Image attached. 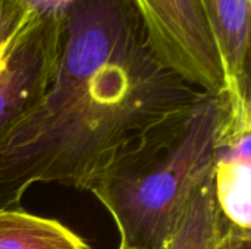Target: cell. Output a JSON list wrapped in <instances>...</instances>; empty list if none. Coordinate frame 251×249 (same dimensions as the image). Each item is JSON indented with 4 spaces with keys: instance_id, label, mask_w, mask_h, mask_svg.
Here are the masks:
<instances>
[{
    "instance_id": "obj_1",
    "label": "cell",
    "mask_w": 251,
    "mask_h": 249,
    "mask_svg": "<svg viewBox=\"0 0 251 249\" xmlns=\"http://www.w3.org/2000/svg\"><path fill=\"white\" fill-rule=\"evenodd\" d=\"M201 94L157 60L131 0H79L47 92L0 142V208L37 183L88 192L125 147Z\"/></svg>"
},
{
    "instance_id": "obj_2",
    "label": "cell",
    "mask_w": 251,
    "mask_h": 249,
    "mask_svg": "<svg viewBox=\"0 0 251 249\" xmlns=\"http://www.w3.org/2000/svg\"><path fill=\"white\" fill-rule=\"evenodd\" d=\"M226 91L203 92L190 107L125 147L88 192L106 208L129 249H156L193 194L212 176Z\"/></svg>"
},
{
    "instance_id": "obj_3",
    "label": "cell",
    "mask_w": 251,
    "mask_h": 249,
    "mask_svg": "<svg viewBox=\"0 0 251 249\" xmlns=\"http://www.w3.org/2000/svg\"><path fill=\"white\" fill-rule=\"evenodd\" d=\"M157 60L203 92L225 90L221 57L200 0H131Z\"/></svg>"
},
{
    "instance_id": "obj_4",
    "label": "cell",
    "mask_w": 251,
    "mask_h": 249,
    "mask_svg": "<svg viewBox=\"0 0 251 249\" xmlns=\"http://www.w3.org/2000/svg\"><path fill=\"white\" fill-rule=\"evenodd\" d=\"M65 23L34 19L0 70V142L41 101L54 76Z\"/></svg>"
},
{
    "instance_id": "obj_5",
    "label": "cell",
    "mask_w": 251,
    "mask_h": 249,
    "mask_svg": "<svg viewBox=\"0 0 251 249\" xmlns=\"http://www.w3.org/2000/svg\"><path fill=\"white\" fill-rule=\"evenodd\" d=\"M228 100L213 154V188L224 217L251 230V103L229 94Z\"/></svg>"
},
{
    "instance_id": "obj_6",
    "label": "cell",
    "mask_w": 251,
    "mask_h": 249,
    "mask_svg": "<svg viewBox=\"0 0 251 249\" xmlns=\"http://www.w3.org/2000/svg\"><path fill=\"white\" fill-rule=\"evenodd\" d=\"M215 40L225 91L234 97H250L251 0H200Z\"/></svg>"
},
{
    "instance_id": "obj_7",
    "label": "cell",
    "mask_w": 251,
    "mask_h": 249,
    "mask_svg": "<svg viewBox=\"0 0 251 249\" xmlns=\"http://www.w3.org/2000/svg\"><path fill=\"white\" fill-rule=\"evenodd\" d=\"M0 249H90L62 222L21 207L0 208Z\"/></svg>"
},
{
    "instance_id": "obj_8",
    "label": "cell",
    "mask_w": 251,
    "mask_h": 249,
    "mask_svg": "<svg viewBox=\"0 0 251 249\" xmlns=\"http://www.w3.org/2000/svg\"><path fill=\"white\" fill-rule=\"evenodd\" d=\"M222 226L224 214L210 176L188 200L172 230L156 249H218Z\"/></svg>"
},
{
    "instance_id": "obj_9",
    "label": "cell",
    "mask_w": 251,
    "mask_h": 249,
    "mask_svg": "<svg viewBox=\"0 0 251 249\" xmlns=\"http://www.w3.org/2000/svg\"><path fill=\"white\" fill-rule=\"evenodd\" d=\"M35 15L19 0H0V44L22 31Z\"/></svg>"
},
{
    "instance_id": "obj_10",
    "label": "cell",
    "mask_w": 251,
    "mask_h": 249,
    "mask_svg": "<svg viewBox=\"0 0 251 249\" xmlns=\"http://www.w3.org/2000/svg\"><path fill=\"white\" fill-rule=\"evenodd\" d=\"M37 19L66 23V19L79 0H19Z\"/></svg>"
},
{
    "instance_id": "obj_11",
    "label": "cell",
    "mask_w": 251,
    "mask_h": 249,
    "mask_svg": "<svg viewBox=\"0 0 251 249\" xmlns=\"http://www.w3.org/2000/svg\"><path fill=\"white\" fill-rule=\"evenodd\" d=\"M218 249H251V230L241 229L224 217Z\"/></svg>"
},
{
    "instance_id": "obj_12",
    "label": "cell",
    "mask_w": 251,
    "mask_h": 249,
    "mask_svg": "<svg viewBox=\"0 0 251 249\" xmlns=\"http://www.w3.org/2000/svg\"><path fill=\"white\" fill-rule=\"evenodd\" d=\"M31 22H32V21H31ZM31 22H29V23H31ZM29 23H28V25H29ZM28 25H26V26H28ZM26 26H25V28H26ZM25 28H24V29H25ZM24 29H22V31H24ZM22 31H19V32L15 34L12 38H9V40H6L4 43L0 44V70H1L3 66L6 65V62H7V59H9V56H10L13 47L16 45V43H18L19 35L22 34Z\"/></svg>"
},
{
    "instance_id": "obj_13",
    "label": "cell",
    "mask_w": 251,
    "mask_h": 249,
    "mask_svg": "<svg viewBox=\"0 0 251 249\" xmlns=\"http://www.w3.org/2000/svg\"><path fill=\"white\" fill-rule=\"evenodd\" d=\"M119 249H129V248H126V247H124V245H119Z\"/></svg>"
}]
</instances>
